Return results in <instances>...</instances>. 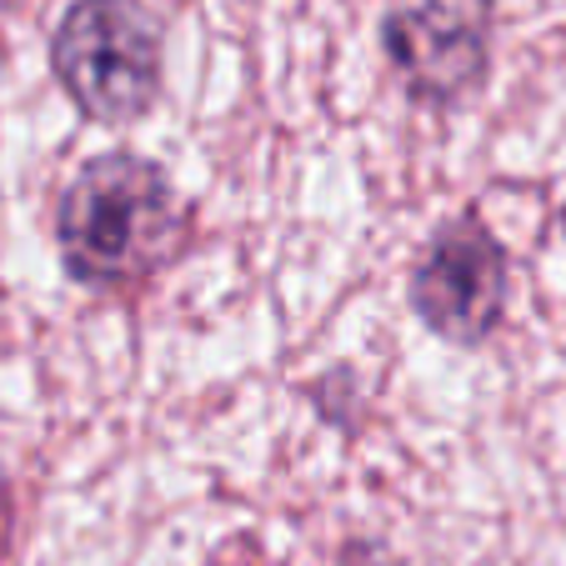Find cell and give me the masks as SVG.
Masks as SVG:
<instances>
[{
	"label": "cell",
	"instance_id": "1",
	"mask_svg": "<svg viewBox=\"0 0 566 566\" xmlns=\"http://www.w3.org/2000/svg\"><path fill=\"white\" fill-rule=\"evenodd\" d=\"M186 211L171 181L136 156H106L75 176L61 206V247L75 276L136 281L181 247Z\"/></svg>",
	"mask_w": 566,
	"mask_h": 566
},
{
	"label": "cell",
	"instance_id": "2",
	"mask_svg": "<svg viewBox=\"0 0 566 566\" xmlns=\"http://www.w3.org/2000/svg\"><path fill=\"white\" fill-rule=\"evenodd\" d=\"M55 75L96 120H136L160 86V25L140 0H75L55 31Z\"/></svg>",
	"mask_w": 566,
	"mask_h": 566
},
{
	"label": "cell",
	"instance_id": "3",
	"mask_svg": "<svg viewBox=\"0 0 566 566\" xmlns=\"http://www.w3.org/2000/svg\"><path fill=\"white\" fill-rule=\"evenodd\" d=\"M386 51L411 96H461L486 71V0H401L386 21Z\"/></svg>",
	"mask_w": 566,
	"mask_h": 566
},
{
	"label": "cell",
	"instance_id": "4",
	"mask_svg": "<svg viewBox=\"0 0 566 566\" xmlns=\"http://www.w3.org/2000/svg\"><path fill=\"white\" fill-rule=\"evenodd\" d=\"M506 256L476 221H457L431 241L417 271V311L451 342H481L502 316Z\"/></svg>",
	"mask_w": 566,
	"mask_h": 566
},
{
	"label": "cell",
	"instance_id": "5",
	"mask_svg": "<svg viewBox=\"0 0 566 566\" xmlns=\"http://www.w3.org/2000/svg\"><path fill=\"white\" fill-rule=\"evenodd\" d=\"M226 566H247V562H226Z\"/></svg>",
	"mask_w": 566,
	"mask_h": 566
},
{
	"label": "cell",
	"instance_id": "6",
	"mask_svg": "<svg viewBox=\"0 0 566 566\" xmlns=\"http://www.w3.org/2000/svg\"><path fill=\"white\" fill-rule=\"evenodd\" d=\"M0 6H6V0H0Z\"/></svg>",
	"mask_w": 566,
	"mask_h": 566
}]
</instances>
